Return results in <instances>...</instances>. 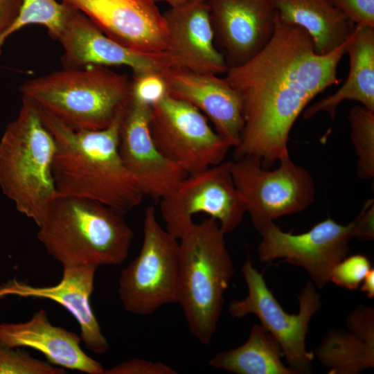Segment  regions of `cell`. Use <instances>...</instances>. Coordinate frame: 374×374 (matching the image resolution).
I'll return each mask as SVG.
<instances>
[{
  "instance_id": "6da1fadb",
  "label": "cell",
  "mask_w": 374,
  "mask_h": 374,
  "mask_svg": "<svg viewBox=\"0 0 374 374\" xmlns=\"http://www.w3.org/2000/svg\"><path fill=\"white\" fill-rule=\"evenodd\" d=\"M347 42L328 54H317L303 28L276 14L274 32L265 47L226 72L240 93L244 120L233 159L251 156L269 168L289 153V135L298 116L316 96L341 81L337 66Z\"/></svg>"
},
{
  "instance_id": "7a4b0ae2",
  "label": "cell",
  "mask_w": 374,
  "mask_h": 374,
  "mask_svg": "<svg viewBox=\"0 0 374 374\" xmlns=\"http://www.w3.org/2000/svg\"><path fill=\"white\" fill-rule=\"evenodd\" d=\"M39 109L55 141L52 171L57 195L92 199L123 216L140 204L144 195L118 151L123 113L105 129L75 130Z\"/></svg>"
},
{
  "instance_id": "3957f363",
  "label": "cell",
  "mask_w": 374,
  "mask_h": 374,
  "mask_svg": "<svg viewBox=\"0 0 374 374\" xmlns=\"http://www.w3.org/2000/svg\"><path fill=\"white\" fill-rule=\"evenodd\" d=\"M37 226V239L62 267L121 265L134 239L123 215L78 197L57 195Z\"/></svg>"
},
{
  "instance_id": "277c9868",
  "label": "cell",
  "mask_w": 374,
  "mask_h": 374,
  "mask_svg": "<svg viewBox=\"0 0 374 374\" xmlns=\"http://www.w3.org/2000/svg\"><path fill=\"white\" fill-rule=\"evenodd\" d=\"M22 97L75 130L109 126L132 98V81L107 66L64 68L26 81Z\"/></svg>"
},
{
  "instance_id": "5b68a950",
  "label": "cell",
  "mask_w": 374,
  "mask_h": 374,
  "mask_svg": "<svg viewBox=\"0 0 374 374\" xmlns=\"http://www.w3.org/2000/svg\"><path fill=\"white\" fill-rule=\"evenodd\" d=\"M225 235L209 217L194 222L179 240L177 303L190 333L204 345L216 332L234 274Z\"/></svg>"
},
{
  "instance_id": "8992f818",
  "label": "cell",
  "mask_w": 374,
  "mask_h": 374,
  "mask_svg": "<svg viewBox=\"0 0 374 374\" xmlns=\"http://www.w3.org/2000/svg\"><path fill=\"white\" fill-rule=\"evenodd\" d=\"M55 149L38 107L22 97L17 118L0 140V187L37 226L57 196L52 171Z\"/></svg>"
},
{
  "instance_id": "52a82bcc",
  "label": "cell",
  "mask_w": 374,
  "mask_h": 374,
  "mask_svg": "<svg viewBox=\"0 0 374 374\" xmlns=\"http://www.w3.org/2000/svg\"><path fill=\"white\" fill-rule=\"evenodd\" d=\"M229 166L245 212L258 231L280 217L305 210L315 199L311 174L289 153L272 170L251 156L229 161Z\"/></svg>"
},
{
  "instance_id": "ba28073f",
  "label": "cell",
  "mask_w": 374,
  "mask_h": 374,
  "mask_svg": "<svg viewBox=\"0 0 374 374\" xmlns=\"http://www.w3.org/2000/svg\"><path fill=\"white\" fill-rule=\"evenodd\" d=\"M179 240L161 226L148 206L139 255L122 270L118 292L125 310L145 316L177 303Z\"/></svg>"
},
{
  "instance_id": "9c48e42d",
  "label": "cell",
  "mask_w": 374,
  "mask_h": 374,
  "mask_svg": "<svg viewBox=\"0 0 374 374\" xmlns=\"http://www.w3.org/2000/svg\"><path fill=\"white\" fill-rule=\"evenodd\" d=\"M248 293L245 298L232 301L229 312L233 318L256 315L261 325L279 344L288 366L296 374H308L312 371L314 354L308 351L306 336L309 323L320 309L321 301L316 286L308 282L298 295L299 312L288 314L270 291L262 274L247 260L242 267Z\"/></svg>"
},
{
  "instance_id": "30bf717a",
  "label": "cell",
  "mask_w": 374,
  "mask_h": 374,
  "mask_svg": "<svg viewBox=\"0 0 374 374\" xmlns=\"http://www.w3.org/2000/svg\"><path fill=\"white\" fill-rule=\"evenodd\" d=\"M149 127L160 152L188 175L221 163L232 148L200 111L168 93L150 105Z\"/></svg>"
},
{
  "instance_id": "8fae6325",
  "label": "cell",
  "mask_w": 374,
  "mask_h": 374,
  "mask_svg": "<svg viewBox=\"0 0 374 374\" xmlns=\"http://www.w3.org/2000/svg\"><path fill=\"white\" fill-rule=\"evenodd\" d=\"M166 229L179 240L204 213L215 220L225 233L233 232L246 213L235 186L229 161L188 175L169 194L160 199Z\"/></svg>"
},
{
  "instance_id": "7c38bea8",
  "label": "cell",
  "mask_w": 374,
  "mask_h": 374,
  "mask_svg": "<svg viewBox=\"0 0 374 374\" xmlns=\"http://www.w3.org/2000/svg\"><path fill=\"white\" fill-rule=\"evenodd\" d=\"M354 226V220L342 225L328 217L305 233L292 234L271 222L259 231L262 237L258 247L259 260L262 262L277 260L301 267L314 285L322 289L330 283L333 267L348 253Z\"/></svg>"
},
{
  "instance_id": "4fadbf2b",
  "label": "cell",
  "mask_w": 374,
  "mask_h": 374,
  "mask_svg": "<svg viewBox=\"0 0 374 374\" xmlns=\"http://www.w3.org/2000/svg\"><path fill=\"white\" fill-rule=\"evenodd\" d=\"M64 49V68L125 66L134 76L162 74L172 66L166 53L149 54L130 49L107 36L84 13L70 5L56 36Z\"/></svg>"
},
{
  "instance_id": "5bb4252c",
  "label": "cell",
  "mask_w": 374,
  "mask_h": 374,
  "mask_svg": "<svg viewBox=\"0 0 374 374\" xmlns=\"http://www.w3.org/2000/svg\"><path fill=\"white\" fill-rule=\"evenodd\" d=\"M150 105L132 96L121 118L118 151L144 196L160 199L188 174L155 145L150 131Z\"/></svg>"
},
{
  "instance_id": "9a60e30c",
  "label": "cell",
  "mask_w": 374,
  "mask_h": 374,
  "mask_svg": "<svg viewBox=\"0 0 374 374\" xmlns=\"http://www.w3.org/2000/svg\"><path fill=\"white\" fill-rule=\"evenodd\" d=\"M214 43L229 68L242 65L271 39L276 25L272 0H206Z\"/></svg>"
},
{
  "instance_id": "2e32d148",
  "label": "cell",
  "mask_w": 374,
  "mask_h": 374,
  "mask_svg": "<svg viewBox=\"0 0 374 374\" xmlns=\"http://www.w3.org/2000/svg\"><path fill=\"white\" fill-rule=\"evenodd\" d=\"M87 16L107 36L136 51L166 53L168 31L152 0H60Z\"/></svg>"
},
{
  "instance_id": "e0dca14e",
  "label": "cell",
  "mask_w": 374,
  "mask_h": 374,
  "mask_svg": "<svg viewBox=\"0 0 374 374\" xmlns=\"http://www.w3.org/2000/svg\"><path fill=\"white\" fill-rule=\"evenodd\" d=\"M161 75L168 94L193 105L233 148L238 145L244 125L242 100L226 78L178 66L170 67Z\"/></svg>"
},
{
  "instance_id": "ac0fdd59",
  "label": "cell",
  "mask_w": 374,
  "mask_h": 374,
  "mask_svg": "<svg viewBox=\"0 0 374 374\" xmlns=\"http://www.w3.org/2000/svg\"><path fill=\"white\" fill-rule=\"evenodd\" d=\"M98 267L77 265L63 267L59 283L51 286H33L16 278L0 284V299L17 296L34 299H49L67 310L78 322L82 341L88 350L98 355L106 353L109 343L91 308Z\"/></svg>"
},
{
  "instance_id": "d6986e66",
  "label": "cell",
  "mask_w": 374,
  "mask_h": 374,
  "mask_svg": "<svg viewBox=\"0 0 374 374\" xmlns=\"http://www.w3.org/2000/svg\"><path fill=\"white\" fill-rule=\"evenodd\" d=\"M168 46L166 53L172 66L220 74L228 67L214 43L206 1L190 0L163 13Z\"/></svg>"
},
{
  "instance_id": "ffe728a7",
  "label": "cell",
  "mask_w": 374,
  "mask_h": 374,
  "mask_svg": "<svg viewBox=\"0 0 374 374\" xmlns=\"http://www.w3.org/2000/svg\"><path fill=\"white\" fill-rule=\"evenodd\" d=\"M0 342L10 348L38 350L47 362L63 368L104 374L103 365L82 349L80 336L53 325L44 309L25 322L0 323Z\"/></svg>"
},
{
  "instance_id": "44dd1931",
  "label": "cell",
  "mask_w": 374,
  "mask_h": 374,
  "mask_svg": "<svg viewBox=\"0 0 374 374\" xmlns=\"http://www.w3.org/2000/svg\"><path fill=\"white\" fill-rule=\"evenodd\" d=\"M347 330H330L314 356L329 374H357L374 366V309L358 305L346 319Z\"/></svg>"
},
{
  "instance_id": "7402d4cb",
  "label": "cell",
  "mask_w": 374,
  "mask_h": 374,
  "mask_svg": "<svg viewBox=\"0 0 374 374\" xmlns=\"http://www.w3.org/2000/svg\"><path fill=\"white\" fill-rule=\"evenodd\" d=\"M346 53L350 69L345 82L335 93L309 106L303 114L308 119L320 112L334 119L339 105L350 100L374 112V26H356L348 39Z\"/></svg>"
},
{
  "instance_id": "603a6c76",
  "label": "cell",
  "mask_w": 374,
  "mask_h": 374,
  "mask_svg": "<svg viewBox=\"0 0 374 374\" xmlns=\"http://www.w3.org/2000/svg\"><path fill=\"white\" fill-rule=\"evenodd\" d=\"M281 21L303 28L317 54H328L350 38L356 25L328 0H272Z\"/></svg>"
},
{
  "instance_id": "cb8c5ba5",
  "label": "cell",
  "mask_w": 374,
  "mask_h": 374,
  "mask_svg": "<svg viewBox=\"0 0 374 374\" xmlns=\"http://www.w3.org/2000/svg\"><path fill=\"white\" fill-rule=\"evenodd\" d=\"M281 348L260 324L253 325L247 341L215 355L209 364L235 374H296L285 365Z\"/></svg>"
},
{
  "instance_id": "d4e9b609",
  "label": "cell",
  "mask_w": 374,
  "mask_h": 374,
  "mask_svg": "<svg viewBox=\"0 0 374 374\" xmlns=\"http://www.w3.org/2000/svg\"><path fill=\"white\" fill-rule=\"evenodd\" d=\"M348 118L350 138L357 157V175L362 179H371L374 176V112L356 105Z\"/></svg>"
},
{
  "instance_id": "484cf974",
  "label": "cell",
  "mask_w": 374,
  "mask_h": 374,
  "mask_svg": "<svg viewBox=\"0 0 374 374\" xmlns=\"http://www.w3.org/2000/svg\"><path fill=\"white\" fill-rule=\"evenodd\" d=\"M70 5L55 0H22L20 12L12 25L16 32L30 24L46 27L54 39L62 27Z\"/></svg>"
},
{
  "instance_id": "4316f807",
  "label": "cell",
  "mask_w": 374,
  "mask_h": 374,
  "mask_svg": "<svg viewBox=\"0 0 374 374\" xmlns=\"http://www.w3.org/2000/svg\"><path fill=\"white\" fill-rule=\"evenodd\" d=\"M64 368L32 357L20 348L0 342V374H64Z\"/></svg>"
},
{
  "instance_id": "83f0119b",
  "label": "cell",
  "mask_w": 374,
  "mask_h": 374,
  "mask_svg": "<svg viewBox=\"0 0 374 374\" xmlns=\"http://www.w3.org/2000/svg\"><path fill=\"white\" fill-rule=\"evenodd\" d=\"M371 269V261L367 256L361 253L346 256L332 269L330 282L349 290H355Z\"/></svg>"
},
{
  "instance_id": "f1b7e54d",
  "label": "cell",
  "mask_w": 374,
  "mask_h": 374,
  "mask_svg": "<svg viewBox=\"0 0 374 374\" xmlns=\"http://www.w3.org/2000/svg\"><path fill=\"white\" fill-rule=\"evenodd\" d=\"M166 82L159 73L134 76L132 96L150 105L167 94Z\"/></svg>"
},
{
  "instance_id": "f546056e",
  "label": "cell",
  "mask_w": 374,
  "mask_h": 374,
  "mask_svg": "<svg viewBox=\"0 0 374 374\" xmlns=\"http://www.w3.org/2000/svg\"><path fill=\"white\" fill-rule=\"evenodd\" d=\"M356 26H374V0H328Z\"/></svg>"
},
{
  "instance_id": "4dcf8cb0",
  "label": "cell",
  "mask_w": 374,
  "mask_h": 374,
  "mask_svg": "<svg viewBox=\"0 0 374 374\" xmlns=\"http://www.w3.org/2000/svg\"><path fill=\"white\" fill-rule=\"evenodd\" d=\"M171 366L159 362L131 359L105 369L104 374H177Z\"/></svg>"
},
{
  "instance_id": "1f68e13d",
  "label": "cell",
  "mask_w": 374,
  "mask_h": 374,
  "mask_svg": "<svg viewBox=\"0 0 374 374\" xmlns=\"http://www.w3.org/2000/svg\"><path fill=\"white\" fill-rule=\"evenodd\" d=\"M353 236L361 240L374 238V200L367 199L354 220Z\"/></svg>"
},
{
  "instance_id": "d6a6232c",
  "label": "cell",
  "mask_w": 374,
  "mask_h": 374,
  "mask_svg": "<svg viewBox=\"0 0 374 374\" xmlns=\"http://www.w3.org/2000/svg\"><path fill=\"white\" fill-rule=\"evenodd\" d=\"M22 0H0V53L7 32L17 18Z\"/></svg>"
},
{
  "instance_id": "836d02e7",
  "label": "cell",
  "mask_w": 374,
  "mask_h": 374,
  "mask_svg": "<svg viewBox=\"0 0 374 374\" xmlns=\"http://www.w3.org/2000/svg\"><path fill=\"white\" fill-rule=\"evenodd\" d=\"M360 290L364 292L366 296L372 299L374 297V269L371 268L366 276L363 279L359 287Z\"/></svg>"
},
{
  "instance_id": "e575fe53",
  "label": "cell",
  "mask_w": 374,
  "mask_h": 374,
  "mask_svg": "<svg viewBox=\"0 0 374 374\" xmlns=\"http://www.w3.org/2000/svg\"><path fill=\"white\" fill-rule=\"evenodd\" d=\"M152 1L155 3L158 1H163L168 3L170 6V7H175V6L184 4L190 0H152Z\"/></svg>"
},
{
  "instance_id": "d590c367",
  "label": "cell",
  "mask_w": 374,
  "mask_h": 374,
  "mask_svg": "<svg viewBox=\"0 0 374 374\" xmlns=\"http://www.w3.org/2000/svg\"><path fill=\"white\" fill-rule=\"evenodd\" d=\"M202 1H206V0H202Z\"/></svg>"
}]
</instances>
